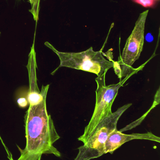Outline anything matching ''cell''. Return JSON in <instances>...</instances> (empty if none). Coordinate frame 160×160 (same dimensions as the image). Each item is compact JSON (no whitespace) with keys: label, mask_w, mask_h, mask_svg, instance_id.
Masks as SVG:
<instances>
[{"label":"cell","mask_w":160,"mask_h":160,"mask_svg":"<svg viewBox=\"0 0 160 160\" xmlns=\"http://www.w3.org/2000/svg\"><path fill=\"white\" fill-rule=\"evenodd\" d=\"M47 96L39 104L29 106L24 116L26 145L24 149L18 148L20 152L28 155L51 154L60 158L61 153L54 145L60 136L47 112Z\"/></svg>","instance_id":"obj_1"},{"label":"cell","mask_w":160,"mask_h":160,"mask_svg":"<svg viewBox=\"0 0 160 160\" xmlns=\"http://www.w3.org/2000/svg\"><path fill=\"white\" fill-rule=\"evenodd\" d=\"M45 45L56 53L60 60V65L52 72V75L60 68L66 67L93 73L100 77L114 66L113 61L107 60L101 51H95L93 47L81 52H62L58 51L49 42H45Z\"/></svg>","instance_id":"obj_2"},{"label":"cell","mask_w":160,"mask_h":160,"mask_svg":"<svg viewBox=\"0 0 160 160\" xmlns=\"http://www.w3.org/2000/svg\"><path fill=\"white\" fill-rule=\"evenodd\" d=\"M148 13V10H147L140 14L131 34L127 39L122 54L118 57V61L114 62L113 68L120 80L131 74L138 73L147 63L138 68H132L133 64L140 58L143 48L145 29Z\"/></svg>","instance_id":"obj_3"},{"label":"cell","mask_w":160,"mask_h":160,"mask_svg":"<svg viewBox=\"0 0 160 160\" xmlns=\"http://www.w3.org/2000/svg\"><path fill=\"white\" fill-rule=\"evenodd\" d=\"M132 105L129 103L102 119L80 147L73 160H91L104 155V144L110 133L116 129L120 117Z\"/></svg>","instance_id":"obj_4"},{"label":"cell","mask_w":160,"mask_h":160,"mask_svg":"<svg viewBox=\"0 0 160 160\" xmlns=\"http://www.w3.org/2000/svg\"><path fill=\"white\" fill-rule=\"evenodd\" d=\"M107 73L105 72L101 76L95 79L97 84L95 104L93 115L88 125L85 128L82 135L78 139L82 143L102 119L112 113V106L118 94L119 89L132 76L134 75L132 74L127 76L120 80L117 83L106 85Z\"/></svg>","instance_id":"obj_5"},{"label":"cell","mask_w":160,"mask_h":160,"mask_svg":"<svg viewBox=\"0 0 160 160\" xmlns=\"http://www.w3.org/2000/svg\"><path fill=\"white\" fill-rule=\"evenodd\" d=\"M28 62L27 65L29 75V87L27 94V99L29 106L35 105L40 103L44 98L45 95L48 94L49 85H42L39 91L38 86L37 78V63L36 52L34 49V42L31 48L28 56Z\"/></svg>","instance_id":"obj_6"},{"label":"cell","mask_w":160,"mask_h":160,"mask_svg":"<svg viewBox=\"0 0 160 160\" xmlns=\"http://www.w3.org/2000/svg\"><path fill=\"white\" fill-rule=\"evenodd\" d=\"M134 140H148L157 142H160V138L151 132L146 133H133L125 134L117 130V129L110 133L104 147V154H113L115 150L125 143Z\"/></svg>","instance_id":"obj_7"},{"label":"cell","mask_w":160,"mask_h":160,"mask_svg":"<svg viewBox=\"0 0 160 160\" xmlns=\"http://www.w3.org/2000/svg\"><path fill=\"white\" fill-rule=\"evenodd\" d=\"M41 155H30L21 153L18 158L17 160H41ZM8 160H15L11 153L8 156Z\"/></svg>","instance_id":"obj_8"},{"label":"cell","mask_w":160,"mask_h":160,"mask_svg":"<svg viewBox=\"0 0 160 160\" xmlns=\"http://www.w3.org/2000/svg\"><path fill=\"white\" fill-rule=\"evenodd\" d=\"M133 2L141 5L144 7L151 8L156 4V1L155 0H132Z\"/></svg>","instance_id":"obj_9"},{"label":"cell","mask_w":160,"mask_h":160,"mask_svg":"<svg viewBox=\"0 0 160 160\" xmlns=\"http://www.w3.org/2000/svg\"><path fill=\"white\" fill-rule=\"evenodd\" d=\"M17 103L19 107L22 108H25L29 104L27 98L24 97H21L17 100Z\"/></svg>","instance_id":"obj_10"},{"label":"cell","mask_w":160,"mask_h":160,"mask_svg":"<svg viewBox=\"0 0 160 160\" xmlns=\"http://www.w3.org/2000/svg\"><path fill=\"white\" fill-rule=\"evenodd\" d=\"M29 2L31 3V4H32L33 3V0H29Z\"/></svg>","instance_id":"obj_11"},{"label":"cell","mask_w":160,"mask_h":160,"mask_svg":"<svg viewBox=\"0 0 160 160\" xmlns=\"http://www.w3.org/2000/svg\"><path fill=\"white\" fill-rule=\"evenodd\" d=\"M155 1H156L157 2V1H159V0H155Z\"/></svg>","instance_id":"obj_12"}]
</instances>
